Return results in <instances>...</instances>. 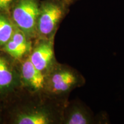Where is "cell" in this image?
I'll use <instances>...</instances> for the list:
<instances>
[{"instance_id": "obj_7", "label": "cell", "mask_w": 124, "mask_h": 124, "mask_svg": "<svg viewBox=\"0 0 124 124\" xmlns=\"http://www.w3.org/2000/svg\"><path fill=\"white\" fill-rule=\"evenodd\" d=\"M18 63L22 89L31 93H44L46 75L34 66L29 56Z\"/></svg>"}, {"instance_id": "obj_11", "label": "cell", "mask_w": 124, "mask_h": 124, "mask_svg": "<svg viewBox=\"0 0 124 124\" xmlns=\"http://www.w3.org/2000/svg\"><path fill=\"white\" fill-rule=\"evenodd\" d=\"M13 1L14 0H0V12H9Z\"/></svg>"}, {"instance_id": "obj_5", "label": "cell", "mask_w": 124, "mask_h": 124, "mask_svg": "<svg viewBox=\"0 0 124 124\" xmlns=\"http://www.w3.org/2000/svg\"><path fill=\"white\" fill-rule=\"evenodd\" d=\"M21 89L18 61L0 49V101H4Z\"/></svg>"}, {"instance_id": "obj_2", "label": "cell", "mask_w": 124, "mask_h": 124, "mask_svg": "<svg viewBox=\"0 0 124 124\" xmlns=\"http://www.w3.org/2000/svg\"><path fill=\"white\" fill-rule=\"evenodd\" d=\"M86 83V79L77 69L59 62L46 75L44 93L55 100L67 102L71 93Z\"/></svg>"}, {"instance_id": "obj_6", "label": "cell", "mask_w": 124, "mask_h": 124, "mask_svg": "<svg viewBox=\"0 0 124 124\" xmlns=\"http://www.w3.org/2000/svg\"><path fill=\"white\" fill-rule=\"evenodd\" d=\"M54 43V39H36L29 56L34 66L44 75L58 62L55 56Z\"/></svg>"}, {"instance_id": "obj_8", "label": "cell", "mask_w": 124, "mask_h": 124, "mask_svg": "<svg viewBox=\"0 0 124 124\" xmlns=\"http://www.w3.org/2000/svg\"><path fill=\"white\" fill-rule=\"evenodd\" d=\"M93 111L79 100L69 101L63 111L62 124H98Z\"/></svg>"}, {"instance_id": "obj_12", "label": "cell", "mask_w": 124, "mask_h": 124, "mask_svg": "<svg viewBox=\"0 0 124 124\" xmlns=\"http://www.w3.org/2000/svg\"><path fill=\"white\" fill-rule=\"evenodd\" d=\"M56 1H58L62 3H64V4L71 7V5H72L75 2H77V1H79V0H56Z\"/></svg>"}, {"instance_id": "obj_1", "label": "cell", "mask_w": 124, "mask_h": 124, "mask_svg": "<svg viewBox=\"0 0 124 124\" xmlns=\"http://www.w3.org/2000/svg\"><path fill=\"white\" fill-rule=\"evenodd\" d=\"M67 102L21 89L2 102L3 124H62Z\"/></svg>"}, {"instance_id": "obj_9", "label": "cell", "mask_w": 124, "mask_h": 124, "mask_svg": "<svg viewBox=\"0 0 124 124\" xmlns=\"http://www.w3.org/2000/svg\"><path fill=\"white\" fill-rule=\"evenodd\" d=\"M16 28L9 12H0V49L11 39Z\"/></svg>"}, {"instance_id": "obj_3", "label": "cell", "mask_w": 124, "mask_h": 124, "mask_svg": "<svg viewBox=\"0 0 124 124\" xmlns=\"http://www.w3.org/2000/svg\"><path fill=\"white\" fill-rule=\"evenodd\" d=\"M70 7L56 0H41L36 24V39H54Z\"/></svg>"}, {"instance_id": "obj_4", "label": "cell", "mask_w": 124, "mask_h": 124, "mask_svg": "<svg viewBox=\"0 0 124 124\" xmlns=\"http://www.w3.org/2000/svg\"><path fill=\"white\" fill-rule=\"evenodd\" d=\"M41 0H14L9 13L16 27L29 39H36V24Z\"/></svg>"}, {"instance_id": "obj_10", "label": "cell", "mask_w": 124, "mask_h": 124, "mask_svg": "<svg viewBox=\"0 0 124 124\" xmlns=\"http://www.w3.org/2000/svg\"><path fill=\"white\" fill-rule=\"evenodd\" d=\"M1 50L9 55L15 60L20 61L28 57L31 52L22 46H20L12 39L3 46Z\"/></svg>"}, {"instance_id": "obj_13", "label": "cell", "mask_w": 124, "mask_h": 124, "mask_svg": "<svg viewBox=\"0 0 124 124\" xmlns=\"http://www.w3.org/2000/svg\"><path fill=\"white\" fill-rule=\"evenodd\" d=\"M4 121V114H3V105L0 101V124H3Z\"/></svg>"}]
</instances>
